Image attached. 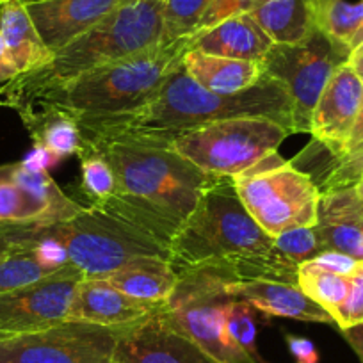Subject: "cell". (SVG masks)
Segmentation results:
<instances>
[{"label":"cell","instance_id":"obj_1","mask_svg":"<svg viewBox=\"0 0 363 363\" xmlns=\"http://www.w3.org/2000/svg\"><path fill=\"white\" fill-rule=\"evenodd\" d=\"M113 167L118 191L93 207L102 208L167 247L219 177L208 174L169 146L127 138H82Z\"/></svg>","mask_w":363,"mask_h":363},{"label":"cell","instance_id":"obj_2","mask_svg":"<svg viewBox=\"0 0 363 363\" xmlns=\"http://www.w3.org/2000/svg\"><path fill=\"white\" fill-rule=\"evenodd\" d=\"M235 118H265L296 134L294 109L287 89L264 79L233 95L205 89L180 68L167 79L159 95L141 109L123 116L77 121L82 138H127L169 146L177 134L201 125Z\"/></svg>","mask_w":363,"mask_h":363},{"label":"cell","instance_id":"obj_3","mask_svg":"<svg viewBox=\"0 0 363 363\" xmlns=\"http://www.w3.org/2000/svg\"><path fill=\"white\" fill-rule=\"evenodd\" d=\"M189 47L191 40L159 43L141 54L80 73L27 100L15 111L23 116L38 109H55L77 121L130 114L159 95L167 79L182 68Z\"/></svg>","mask_w":363,"mask_h":363},{"label":"cell","instance_id":"obj_4","mask_svg":"<svg viewBox=\"0 0 363 363\" xmlns=\"http://www.w3.org/2000/svg\"><path fill=\"white\" fill-rule=\"evenodd\" d=\"M162 6L164 0H121L102 22L54 54L48 65L6 82L0 87V106L16 109L80 73L157 47L162 43Z\"/></svg>","mask_w":363,"mask_h":363},{"label":"cell","instance_id":"obj_5","mask_svg":"<svg viewBox=\"0 0 363 363\" xmlns=\"http://www.w3.org/2000/svg\"><path fill=\"white\" fill-rule=\"evenodd\" d=\"M274 237L257 225L237 194L233 178L219 177L169 244V264L178 277L218 267L269 251Z\"/></svg>","mask_w":363,"mask_h":363},{"label":"cell","instance_id":"obj_6","mask_svg":"<svg viewBox=\"0 0 363 363\" xmlns=\"http://www.w3.org/2000/svg\"><path fill=\"white\" fill-rule=\"evenodd\" d=\"M41 237L57 240L68 260L86 278H104L132 262L162 258L169 251L130 223L107 214L99 207H82L73 218L50 226H34Z\"/></svg>","mask_w":363,"mask_h":363},{"label":"cell","instance_id":"obj_7","mask_svg":"<svg viewBox=\"0 0 363 363\" xmlns=\"http://www.w3.org/2000/svg\"><path fill=\"white\" fill-rule=\"evenodd\" d=\"M233 184L251 218L271 237L315 226L320 201L315 180L278 152L233 177Z\"/></svg>","mask_w":363,"mask_h":363},{"label":"cell","instance_id":"obj_8","mask_svg":"<svg viewBox=\"0 0 363 363\" xmlns=\"http://www.w3.org/2000/svg\"><path fill=\"white\" fill-rule=\"evenodd\" d=\"M291 132L265 118H235L189 128L169 148L214 177H237L278 152Z\"/></svg>","mask_w":363,"mask_h":363},{"label":"cell","instance_id":"obj_9","mask_svg":"<svg viewBox=\"0 0 363 363\" xmlns=\"http://www.w3.org/2000/svg\"><path fill=\"white\" fill-rule=\"evenodd\" d=\"M178 278L164 310L171 324L196 342L216 362L257 363L235 345L228 333V306L233 299L226 292L228 274L203 267Z\"/></svg>","mask_w":363,"mask_h":363},{"label":"cell","instance_id":"obj_10","mask_svg":"<svg viewBox=\"0 0 363 363\" xmlns=\"http://www.w3.org/2000/svg\"><path fill=\"white\" fill-rule=\"evenodd\" d=\"M349 55L351 48L317 30L299 45H274L262 59L264 75L280 82L291 96L296 134H308L324 87Z\"/></svg>","mask_w":363,"mask_h":363},{"label":"cell","instance_id":"obj_11","mask_svg":"<svg viewBox=\"0 0 363 363\" xmlns=\"http://www.w3.org/2000/svg\"><path fill=\"white\" fill-rule=\"evenodd\" d=\"M121 330L62 320L34 333L0 337V363H114Z\"/></svg>","mask_w":363,"mask_h":363},{"label":"cell","instance_id":"obj_12","mask_svg":"<svg viewBox=\"0 0 363 363\" xmlns=\"http://www.w3.org/2000/svg\"><path fill=\"white\" fill-rule=\"evenodd\" d=\"M82 278V272L68 264L50 277L0 294V337L34 333L66 320Z\"/></svg>","mask_w":363,"mask_h":363},{"label":"cell","instance_id":"obj_13","mask_svg":"<svg viewBox=\"0 0 363 363\" xmlns=\"http://www.w3.org/2000/svg\"><path fill=\"white\" fill-rule=\"evenodd\" d=\"M164 310L121 330L114 363H219L173 326Z\"/></svg>","mask_w":363,"mask_h":363},{"label":"cell","instance_id":"obj_14","mask_svg":"<svg viewBox=\"0 0 363 363\" xmlns=\"http://www.w3.org/2000/svg\"><path fill=\"white\" fill-rule=\"evenodd\" d=\"M363 100V82L354 69L344 62L335 69L324 87L310 120L313 146L326 150L331 157L344 153Z\"/></svg>","mask_w":363,"mask_h":363},{"label":"cell","instance_id":"obj_15","mask_svg":"<svg viewBox=\"0 0 363 363\" xmlns=\"http://www.w3.org/2000/svg\"><path fill=\"white\" fill-rule=\"evenodd\" d=\"M166 308V301H143L123 294L102 278L80 280L66 320L104 328H128Z\"/></svg>","mask_w":363,"mask_h":363},{"label":"cell","instance_id":"obj_16","mask_svg":"<svg viewBox=\"0 0 363 363\" xmlns=\"http://www.w3.org/2000/svg\"><path fill=\"white\" fill-rule=\"evenodd\" d=\"M121 0H26L27 11L52 54L102 22Z\"/></svg>","mask_w":363,"mask_h":363},{"label":"cell","instance_id":"obj_17","mask_svg":"<svg viewBox=\"0 0 363 363\" xmlns=\"http://www.w3.org/2000/svg\"><path fill=\"white\" fill-rule=\"evenodd\" d=\"M226 292L233 299H240L257 312L271 317L305 320V323L335 324L333 317L320 305L308 298L298 284L271 280H226Z\"/></svg>","mask_w":363,"mask_h":363},{"label":"cell","instance_id":"obj_18","mask_svg":"<svg viewBox=\"0 0 363 363\" xmlns=\"http://www.w3.org/2000/svg\"><path fill=\"white\" fill-rule=\"evenodd\" d=\"M272 47L274 43L257 20L250 13H240L216 23L203 33L194 34L189 48L221 57L262 61Z\"/></svg>","mask_w":363,"mask_h":363},{"label":"cell","instance_id":"obj_19","mask_svg":"<svg viewBox=\"0 0 363 363\" xmlns=\"http://www.w3.org/2000/svg\"><path fill=\"white\" fill-rule=\"evenodd\" d=\"M352 187L326 191L320 194L315 232L324 251H338L363 260V228L354 214Z\"/></svg>","mask_w":363,"mask_h":363},{"label":"cell","instance_id":"obj_20","mask_svg":"<svg viewBox=\"0 0 363 363\" xmlns=\"http://www.w3.org/2000/svg\"><path fill=\"white\" fill-rule=\"evenodd\" d=\"M182 68L205 89L221 95L246 91L264 79L262 61L221 57V55L205 54L196 48H189L184 54Z\"/></svg>","mask_w":363,"mask_h":363},{"label":"cell","instance_id":"obj_21","mask_svg":"<svg viewBox=\"0 0 363 363\" xmlns=\"http://www.w3.org/2000/svg\"><path fill=\"white\" fill-rule=\"evenodd\" d=\"M0 40L20 73H29L54 59L27 11L26 0H8L0 6Z\"/></svg>","mask_w":363,"mask_h":363},{"label":"cell","instance_id":"obj_22","mask_svg":"<svg viewBox=\"0 0 363 363\" xmlns=\"http://www.w3.org/2000/svg\"><path fill=\"white\" fill-rule=\"evenodd\" d=\"M250 15L274 45H299L319 30L315 0H262Z\"/></svg>","mask_w":363,"mask_h":363},{"label":"cell","instance_id":"obj_23","mask_svg":"<svg viewBox=\"0 0 363 363\" xmlns=\"http://www.w3.org/2000/svg\"><path fill=\"white\" fill-rule=\"evenodd\" d=\"M102 280L135 299L167 301L180 278L167 260L145 258L111 272Z\"/></svg>","mask_w":363,"mask_h":363},{"label":"cell","instance_id":"obj_24","mask_svg":"<svg viewBox=\"0 0 363 363\" xmlns=\"http://www.w3.org/2000/svg\"><path fill=\"white\" fill-rule=\"evenodd\" d=\"M20 118L34 145L45 146L57 159L79 155L82 150V132L75 118L69 114L55 109H38Z\"/></svg>","mask_w":363,"mask_h":363},{"label":"cell","instance_id":"obj_25","mask_svg":"<svg viewBox=\"0 0 363 363\" xmlns=\"http://www.w3.org/2000/svg\"><path fill=\"white\" fill-rule=\"evenodd\" d=\"M0 169L48 212L50 225L73 218L77 212L82 211L84 205L77 203L75 200L66 196L61 187L55 184L54 178L48 174V171L27 169L22 162L2 166Z\"/></svg>","mask_w":363,"mask_h":363},{"label":"cell","instance_id":"obj_26","mask_svg":"<svg viewBox=\"0 0 363 363\" xmlns=\"http://www.w3.org/2000/svg\"><path fill=\"white\" fill-rule=\"evenodd\" d=\"M317 29L352 48L363 36V0H315Z\"/></svg>","mask_w":363,"mask_h":363},{"label":"cell","instance_id":"obj_27","mask_svg":"<svg viewBox=\"0 0 363 363\" xmlns=\"http://www.w3.org/2000/svg\"><path fill=\"white\" fill-rule=\"evenodd\" d=\"M298 287L333 317L347 298L349 277L326 271L308 260L298 267Z\"/></svg>","mask_w":363,"mask_h":363},{"label":"cell","instance_id":"obj_28","mask_svg":"<svg viewBox=\"0 0 363 363\" xmlns=\"http://www.w3.org/2000/svg\"><path fill=\"white\" fill-rule=\"evenodd\" d=\"M54 269L47 267L38 260L30 242V232L27 242L0 258V294L16 291L20 287L54 274Z\"/></svg>","mask_w":363,"mask_h":363},{"label":"cell","instance_id":"obj_29","mask_svg":"<svg viewBox=\"0 0 363 363\" xmlns=\"http://www.w3.org/2000/svg\"><path fill=\"white\" fill-rule=\"evenodd\" d=\"M0 223L48 226V212L0 169Z\"/></svg>","mask_w":363,"mask_h":363},{"label":"cell","instance_id":"obj_30","mask_svg":"<svg viewBox=\"0 0 363 363\" xmlns=\"http://www.w3.org/2000/svg\"><path fill=\"white\" fill-rule=\"evenodd\" d=\"M212 0H164L162 43L191 40Z\"/></svg>","mask_w":363,"mask_h":363},{"label":"cell","instance_id":"obj_31","mask_svg":"<svg viewBox=\"0 0 363 363\" xmlns=\"http://www.w3.org/2000/svg\"><path fill=\"white\" fill-rule=\"evenodd\" d=\"M79 159L80 177H82V191L87 200L91 201L89 205L100 203V201L113 196L118 191V180L106 157L82 143Z\"/></svg>","mask_w":363,"mask_h":363},{"label":"cell","instance_id":"obj_32","mask_svg":"<svg viewBox=\"0 0 363 363\" xmlns=\"http://www.w3.org/2000/svg\"><path fill=\"white\" fill-rule=\"evenodd\" d=\"M257 310L246 301L232 299L228 306V333L235 345H239L247 356L257 363H267L258 352L257 345V319H255Z\"/></svg>","mask_w":363,"mask_h":363},{"label":"cell","instance_id":"obj_33","mask_svg":"<svg viewBox=\"0 0 363 363\" xmlns=\"http://www.w3.org/2000/svg\"><path fill=\"white\" fill-rule=\"evenodd\" d=\"M274 247L285 258L294 262L296 265H301L303 262L312 260V258H315L317 255L324 251L313 226L289 230V232H284L281 235L274 237Z\"/></svg>","mask_w":363,"mask_h":363},{"label":"cell","instance_id":"obj_34","mask_svg":"<svg viewBox=\"0 0 363 363\" xmlns=\"http://www.w3.org/2000/svg\"><path fill=\"white\" fill-rule=\"evenodd\" d=\"M333 320L342 331L363 323V260L349 274L347 298L333 313Z\"/></svg>","mask_w":363,"mask_h":363},{"label":"cell","instance_id":"obj_35","mask_svg":"<svg viewBox=\"0 0 363 363\" xmlns=\"http://www.w3.org/2000/svg\"><path fill=\"white\" fill-rule=\"evenodd\" d=\"M260 2L262 0H212L203 20H201L200 27H198L196 34L211 29L212 26L230 18V16L240 15V13H250Z\"/></svg>","mask_w":363,"mask_h":363},{"label":"cell","instance_id":"obj_36","mask_svg":"<svg viewBox=\"0 0 363 363\" xmlns=\"http://www.w3.org/2000/svg\"><path fill=\"white\" fill-rule=\"evenodd\" d=\"M312 262L319 265V267L326 269V271L337 272V274H342V277H349L354 271L359 260L345 253H338V251H323L315 258H312Z\"/></svg>","mask_w":363,"mask_h":363},{"label":"cell","instance_id":"obj_37","mask_svg":"<svg viewBox=\"0 0 363 363\" xmlns=\"http://www.w3.org/2000/svg\"><path fill=\"white\" fill-rule=\"evenodd\" d=\"M30 225H15V223H0V258L11 253L29 239Z\"/></svg>","mask_w":363,"mask_h":363},{"label":"cell","instance_id":"obj_38","mask_svg":"<svg viewBox=\"0 0 363 363\" xmlns=\"http://www.w3.org/2000/svg\"><path fill=\"white\" fill-rule=\"evenodd\" d=\"M287 347L291 354L296 358V363H319V352L312 340L296 335H287Z\"/></svg>","mask_w":363,"mask_h":363},{"label":"cell","instance_id":"obj_39","mask_svg":"<svg viewBox=\"0 0 363 363\" xmlns=\"http://www.w3.org/2000/svg\"><path fill=\"white\" fill-rule=\"evenodd\" d=\"M59 160L61 159H57L54 153L48 152L45 146L34 145L33 150H30V152L26 155V159L22 160V164L27 167V169L48 171V167H52L54 164H57Z\"/></svg>","mask_w":363,"mask_h":363},{"label":"cell","instance_id":"obj_40","mask_svg":"<svg viewBox=\"0 0 363 363\" xmlns=\"http://www.w3.org/2000/svg\"><path fill=\"white\" fill-rule=\"evenodd\" d=\"M362 146H363V100H362V107H359L358 118H356V123H354V127H352L351 135H349V141H347V145H345V150L342 155H347V153L354 152V150L362 148ZM342 155H338V157H342ZM333 159H337V157H333Z\"/></svg>","mask_w":363,"mask_h":363},{"label":"cell","instance_id":"obj_41","mask_svg":"<svg viewBox=\"0 0 363 363\" xmlns=\"http://www.w3.org/2000/svg\"><path fill=\"white\" fill-rule=\"evenodd\" d=\"M18 75H20L18 68H16L15 62L11 61L4 43H2V40H0V84L9 82V80H13Z\"/></svg>","mask_w":363,"mask_h":363},{"label":"cell","instance_id":"obj_42","mask_svg":"<svg viewBox=\"0 0 363 363\" xmlns=\"http://www.w3.org/2000/svg\"><path fill=\"white\" fill-rule=\"evenodd\" d=\"M342 333H344L345 340H347L349 345L354 349V352L358 354V358L362 359L363 363V323L358 324V326L349 328V330H344Z\"/></svg>","mask_w":363,"mask_h":363},{"label":"cell","instance_id":"obj_43","mask_svg":"<svg viewBox=\"0 0 363 363\" xmlns=\"http://www.w3.org/2000/svg\"><path fill=\"white\" fill-rule=\"evenodd\" d=\"M347 65L354 69V73L363 82V52H351V55L347 59Z\"/></svg>","mask_w":363,"mask_h":363},{"label":"cell","instance_id":"obj_44","mask_svg":"<svg viewBox=\"0 0 363 363\" xmlns=\"http://www.w3.org/2000/svg\"><path fill=\"white\" fill-rule=\"evenodd\" d=\"M351 187L354 189L356 196H358L359 200H363V169L359 171L358 177H356V180H354V184H352Z\"/></svg>","mask_w":363,"mask_h":363},{"label":"cell","instance_id":"obj_45","mask_svg":"<svg viewBox=\"0 0 363 363\" xmlns=\"http://www.w3.org/2000/svg\"><path fill=\"white\" fill-rule=\"evenodd\" d=\"M352 191H354V189H352ZM354 214H356V219H358L359 226L363 228V200H359L358 196L354 198Z\"/></svg>","mask_w":363,"mask_h":363},{"label":"cell","instance_id":"obj_46","mask_svg":"<svg viewBox=\"0 0 363 363\" xmlns=\"http://www.w3.org/2000/svg\"><path fill=\"white\" fill-rule=\"evenodd\" d=\"M352 52H363V36H362V40L358 41V45H356V47L352 48Z\"/></svg>","mask_w":363,"mask_h":363},{"label":"cell","instance_id":"obj_47","mask_svg":"<svg viewBox=\"0 0 363 363\" xmlns=\"http://www.w3.org/2000/svg\"><path fill=\"white\" fill-rule=\"evenodd\" d=\"M4 2H8V0H0V6H2V4H4Z\"/></svg>","mask_w":363,"mask_h":363}]
</instances>
